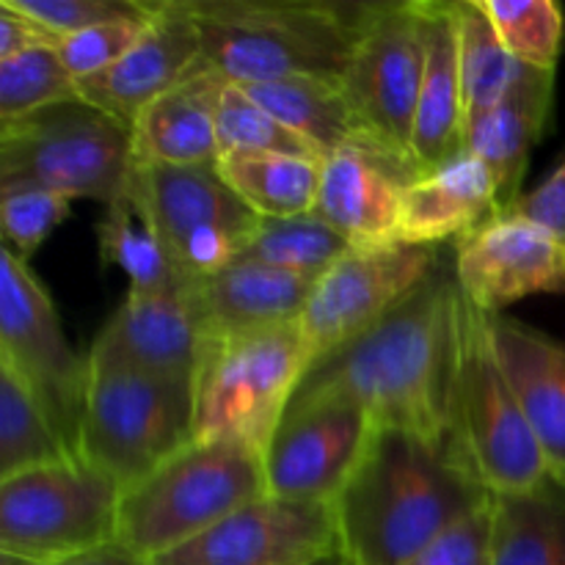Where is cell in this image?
<instances>
[{"label":"cell","mask_w":565,"mask_h":565,"mask_svg":"<svg viewBox=\"0 0 565 565\" xmlns=\"http://www.w3.org/2000/svg\"><path fill=\"white\" fill-rule=\"evenodd\" d=\"M502 47L522 66L555 72L565 17L555 0H478Z\"/></svg>","instance_id":"d6a6232c"},{"label":"cell","mask_w":565,"mask_h":565,"mask_svg":"<svg viewBox=\"0 0 565 565\" xmlns=\"http://www.w3.org/2000/svg\"><path fill=\"white\" fill-rule=\"evenodd\" d=\"M508 213L524 215L565 241V160L535 191L522 193L519 202L508 207Z\"/></svg>","instance_id":"ab89813d"},{"label":"cell","mask_w":565,"mask_h":565,"mask_svg":"<svg viewBox=\"0 0 565 565\" xmlns=\"http://www.w3.org/2000/svg\"><path fill=\"white\" fill-rule=\"evenodd\" d=\"M241 88L254 103L263 105L270 116H276L281 125L290 127L296 136L312 143L323 158L345 147H367L390 152L370 132L362 116L356 114L340 81H329V77H287V81L257 83V86Z\"/></svg>","instance_id":"484cf974"},{"label":"cell","mask_w":565,"mask_h":565,"mask_svg":"<svg viewBox=\"0 0 565 565\" xmlns=\"http://www.w3.org/2000/svg\"><path fill=\"white\" fill-rule=\"evenodd\" d=\"M351 248L331 226L312 213H303L292 218H259L257 232L237 259H252L318 281Z\"/></svg>","instance_id":"1f68e13d"},{"label":"cell","mask_w":565,"mask_h":565,"mask_svg":"<svg viewBox=\"0 0 565 565\" xmlns=\"http://www.w3.org/2000/svg\"><path fill=\"white\" fill-rule=\"evenodd\" d=\"M226 81L210 66L154 99L132 125V160L158 166L218 163L215 114Z\"/></svg>","instance_id":"cb8c5ba5"},{"label":"cell","mask_w":565,"mask_h":565,"mask_svg":"<svg viewBox=\"0 0 565 565\" xmlns=\"http://www.w3.org/2000/svg\"><path fill=\"white\" fill-rule=\"evenodd\" d=\"M204 66L202 39L182 0H158V11L136 47L110 70L77 81V92L83 103L105 110L132 130L154 99Z\"/></svg>","instance_id":"ac0fdd59"},{"label":"cell","mask_w":565,"mask_h":565,"mask_svg":"<svg viewBox=\"0 0 565 565\" xmlns=\"http://www.w3.org/2000/svg\"><path fill=\"white\" fill-rule=\"evenodd\" d=\"M97 243L103 265L125 270L130 279V292H177L196 281L188 279L171 263L163 243L143 224L127 196L105 207V215L97 224Z\"/></svg>","instance_id":"f546056e"},{"label":"cell","mask_w":565,"mask_h":565,"mask_svg":"<svg viewBox=\"0 0 565 565\" xmlns=\"http://www.w3.org/2000/svg\"><path fill=\"white\" fill-rule=\"evenodd\" d=\"M81 99L77 81L55 47L28 50L0 61V121Z\"/></svg>","instance_id":"e575fe53"},{"label":"cell","mask_w":565,"mask_h":565,"mask_svg":"<svg viewBox=\"0 0 565 565\" xmlns=\"http://www.w3.org/2000/svg\"><path fill=\"white\" fill-rule=\"evenodd\" d=\"M213 329L204 315L199 281L177 292H127L92 351L158 379L196 386Z\"/></svg>","instance_id":"e0dca14e"},{"label":"cell","mask_w":565,"mask_h":565,"mask_svg":"<svg viewBox=\"0 0 565 565\" xmlns=\"http://www.w3.org/2000/svg\"><path fill=\"white\" fill-rule=\"evenodd\" d=\"M439 268V248L414 243L353 246L326 270L301 315V331L315 359L348 345L406 301Z\"/></svg>","instance_id":"4fadbf2b"},{"label":"cell","mask_w":565,"mask_h":565,"mask_svg":"<svg viewBox=\"0 0 565 565\" xmlns=\"http://www.w3.org/2000/svg\"><path fill=\"white\" fill-rule=\"evenodd\" d=\"M121 494V486L86 461L0 480V555L39 565L114 544Z\"/></svg>","instance_id":"9c48e42d"},{"label":"cell","mask_w":565,"mask_h":565,"mask_svg":"<svg viewBox=\"0 0 565 565\" xmlns=\"http://www.w3.org/2000/svg\"><path fill=\"white\" fill-rule=\"evenodd\" d=\"M450 441L469 472L491 494L530 491L552 475L497 353L491 315L467 298Z\"/></svg>","instance_id":"52a82bcc"},{"label":"cell","mask_w":565,"mask_h":565,"mask_svg":"<svg viewBox=\"0 0 565 565\" xmlns=\"http://www.w3.org/2000/svg\"><path fill=\"white\" fill-rule=\"evenodd\" d=\"M491 331L550 472L565 480V342L508 315H491Z\"/></svg>","instance_id":"ffe728a7"},{"label":"cell","mask_w":565,"mask_h":565,"mask_svg":"<svg viewBox=\"0 0 565 565\" xmlns=\"http://www.w3.org/2000/svg\"><path fill=\"white\" fill-rule=\"evenodd\" d=\"M555 97V72L522 66L505 97L463 136V147L491 171L500 207L519 202L530 152L544 132ZM500 210V213H502Z\"/></svg>","instance_id":"7402d4cb"},{"label":"cell","mask_w":565,"mask_h":565,"mask_svg":"<svg viewBox=\"0 0 565 565\" xmlns=\"http://www.w3.org/2000/svg\"><path fill=\"white\" fill-rule=\"evenodd\" d=\"M132 166L130 127L83 99L0 121V191L36 188L108 207L127 196Z\"/></svg>","instance_id":"8992f818"},{"label":"cell","mask_w":565,"mask_h":565,"mask_svg":"<svg viewBox=\"0 0 565 565\" xmlns=\"http://www.w3.org/2000/svg\"><path fill=\"white\" fill-rule=\"evenodd\" d=\"M458 33V72L463 94V136L505 97L516 81L519 64L497 36L478 0H452Z\"/></svg>","instance_id":"f1b7e54d"},{"label":"cell","mask_w":565,"mask_h":565,"mask_svg":"<svg viewBox=\"0 0 565 565\" xmlns=\"http://www.w3.org/2000/svg\"><path fill=\"white\" fill-rule=\"evenodd\" d=\"M11 3L64 39L105 22L149 17L158 0H11Z\"/></svg>","instance_id":"74e56055"},{"label":"cell","mask_w":565,"mask_h":565,"mask_svg":"<svg viewBox=\"0 0 565 565\" xmlns=\"http://www.w3.org/2000/svg\"><path fill=\"white\" fill-rule=\"evenodd\" d=\"M86 359L81 461L127 491L196 441L193 384L158 379L94 351Z\"/></svg>","instance_id":"5b68a950"},{"label":"cell","mask_w":565,"mask_h":565,"mask_svg":"<svg viewBox=\"0 0 565 565\" xmlns=\"http://www.w3.org/2000/svg\"><path fill=\"white\" fill-rule=\"evenodd\" d=\"M3 565H31V563H20V561H11V557H3ZM39 565H149V561H143V557H138L136 552L121 546L119 541H114V544L97 546V550L77 552V555L61 557V561H53V563H39Z\"/></svg>","instance_id":"b9f144b4"},{"label":"cell","mask_w":565,"mask_h":565,"mask_svg":"<svg viewBox=\"0 0 565 565\" xmlns=\"http://www.w3.org/2000/svg\"><path fill=\"white\" fill-rule=\"evenodd\" d=\"M210 70L232 86L342 81L373 3L337 0H182Z\"/></svg>","instance_id":"3957f363"},{"label":"cell","mask_w":565,"mask_h":565,"mask_svg":"<svg viewBox=\"0 0 565 565\" xmlns=\"http://www.w3.org/2000/svg\"><path fill=\"white\" fill-rule=\"evenodd\" d=\"M61 36L22 14L11 0H0V61L39 47H58Z\"/></svg>","instance_id":"60d3db41"},{"label":"cell","mask_w":565,"mask_h":565,"mask_svg":"<svg viewBox=\"0 0 565 565\" xmlns=\"http://www.w3.org/2000/svg\"><path fill=\"white\" fill-rule=\"evenodd\" d=\"M64 461L81 458L66 450L17 370L0 362V480Z\"/></svg>","instance_id":"4dcf8cb0"},{"label":"cell","mask_w":565,"mask_h":565,"mask_svg":"<svg viewBox=\"0 0 565 565\" xmlns=\"http://www.w3.org/2000/svg\"><path fill=\"white\" fill-rule=\"evenodd\" d=\"M491 502L408 565H489Z\"/></svg>","instance_id":"f35d334b"},{"label":"cell","mask_w":565,"mask_h":565,"mask_svg":"<svg viewBox=\"0 0 565 565\" xmlns=\"http://www.w3.org/2000/svg\"><path fill=\"white\" fill-rule=\"evenodd\" d=\"M491 171L467 147L428 174L414 177L403 193L397 241L439 248L500 213Z\"/></svg>","instance_id":"44dd1931"},{"label":"cell","mask_w":565,"mask_h":565,"mask_svg":"<svg viewBox=\"0 0 565 565\" xmlns=\"http://www.w3.org/2000/svg\"><path fill=\"white\" fill-rule=\"evenodd\" d=\"M373 430V417L351 401L285 412L263 452L268 497L331 505L362 461Z\"/></svg>","instance_id":"5bb4252c"},{"label":"cell","mask_w":565,"mask_h":565,"mask_svg":"<svg viewBox=\"0 0 565 565\" xmlns=\"http://www.w3.org/2000/svg\"><path fill=\"white\" fill-rule=\"evenodd\" d=\"M425 75V0L373 3L342 88L375 138L417 174L412 132Z\"/></svg>","instance_id":"7c38bea8"},{"label":"cell","mask_w":565,"mask_h":565,"mask_svg":"<svg viewBox=\"0 0 565 565\" xmlns=\"http://www.w3.org/2000/svg\"><path fill=\"white\" fill-rule=\"evenodd\" d=\"M226 185L259 218H292L312 213L323 180V160L292 154H221Z\"/></svg>","instance_id":"83f0119b"},{"label":"cell","mask_w":565,"mask_h":565,"mask_svg":"<svg viewBox=\"0 0 565 565\" xmlns=\"http://www.w3.org/2000/svg\"><path fill=\"white\" fill-rule=\"evenodd\" d=\"M458 287L489 315L530 296L565 292V241L516 213L491 215L456 241Z\"/></svg>","instance_id":"9a60e30c"},{"label":"cell","mask_w":565,"mask_h":565,"mask_svg":"<svg viewBox=\"0 0 565 565\" xmlns=\"http://www.w3.org/2000/svg\"><path fill=\"white\" fill-rule=\"evenodd\" d=\"M154 11H158V3H154ZM154 11L149 17L105 22V25L72 33V36L61 39L55 50H58L61 61H64V66L72 72L75 81L94 77L99 75V72L110 70L114 64H119V61L136 47L138 39L147 33Z\"/></svg>","instance_id":"8d00e7d4"},{"label":"cell","mask_w":565,"mask_h":565,"mask_svg":"<svg viewBox=\"0 0 565 565\" xmlns=\"http://www.w3.org/2000/svg\"><path fill=\"white\" fill-rule=\"evenodd\" d=\"M72 199L36 188L0 191V232L3 248L14 257L31 259L42 243L53 235L55 226L70 215Z\"/></svg>","instance_id":"d590c367"},{"label":"cell","mask_w":565,"mask_h":565,"mask_svg":"<svg viewBox=\"0 0 565 565\" xmlns=\"http://www.w3.org/2000/svg\"><path fill=\"white\" fill-rule=\"evenodd\" d=\"M489 565H565V480L491 494Z\"/></svg>","instance_id":"4316f807"},{"label":"cell","mask_w":565,"mask_h":565,"mask_svg":"<svg viewBox=\"0 0 565 565\" xmlns=\"http://www.w3.org/2000/svg\"><path fill=\"white\" fill-rule=\"evenodd\" d=\"M215 138L221 154H292V158L326 160L301 136L281 125L241 86L226 83L215 114Z\"/></svg>","instance_id":"836d02e7"},{"label":"cell","mask_w":565,"mask_h":565,"mask_svg":"<svg viewBox=\"0 0 565 565\" xmlns=\"http://www.w3.org/2000/svg\"><path fill=\"white\" fill-rule=\"evenodd\" d=\"M463 334L456 270L436 268L373 329L309 364L290 408L351 401L375 428L450 439L452 392Z\"/></svg>","instance_id":"6da1fadb"},{"label":"cell","mask_w":565,"mask_h":565,"mask_svg":"<svg viewBox=\"0 0 565 565\" xmlns=\"http://www.w3.org/2000/svg\"><path fill=\"white\" fill-rule=\"evenodd\" d=\"M414 171L390 152L345 147L323 160V180L312 215L351 246L397 241L403 193Z\"/></svg>","instance_id":"d6986e66"},{"label":"cell","mask_w":565,"mask_h":565,"mask_svg":"<svg viewBox=\"0 0 565 565\" xmlns=\"http://www.w3.org/2000/svg\"><path fill=\"white\" fill-rule=\"evenodd\" d=\"M0 362L17 370L66 450L81 458L88 359L66 340L47 287L9 248L0 254Z\"/></svg>","instance_id":"8fae6325"},{"label":"cell","mask_w":565,"mask_h":565,"mask_svg":"<svg viewBox=\"0 0 565 565\" xmlns=\"http://www.w3.org/2000/svg\"><path fill=\"white\" fill-rule=\"evenodd\" d=\"M334 552V508L263 497L149 565H312Z\"/></svg>","instance_id":"2e32d148"},{"label":"cell","mask_w":565,"mask_h":565,"mask_svg":"<svg viewBox=\"0 0 565 565\" xmlns=\"http://www.w3.org/2000/svg\"><path fill=\"white\" fill-rule=\"evenodd\" d=\"M127 199L188 279H207L235 263L259 215L232 191L218 163L132 166Z\"/></svg>","instance_id":"30bf717a"},{"label":"cell","mask_w":565,"mask_h":565,"mask_svg":"<svg viewBox=\"0 0 565 565\" xmlns=\"http://www.w3.org/2000/svg\"><path fill=\"white\" fill-rule=\"evenodd\" d=\"M312 565H353V563L348 561V557L342 555V552H334V555L320 557V561H318V563H312Z\"/></svg>","instance_id":"7bdbcfd3"},{"label":"cell","mask_w":565,"mask_h":565,"mask_svg":"<svg viewBox=\"0 0 565 565\" xmlns=\"http://www.w3.org/2000/svg\"><path fill=\"white\" fill-rule=\"evenodd\" d=\"M489 502L450 439L375 428L331 508L353 565H408Z\"/></svg>","instance_id":"7a4b0ae2"},{"label":"cell","mask_w":565,"mask_h":565,"mask_svg":"<svg viewBox=\"0 0 565 565\" xmlns=\"http://www.w3.org/2000/svg\"><path fill=\"white\" fill-rule=\"evenodd\" d=\"M268 497L263 452L241 439H196L121 494L119 541L143 561Z\"/></svg>","instance_id":"277c9868"},{"label":"cell","mask_w":565,"mask_h":565,"mask_svg":"<svg viewBox=\"0 0 565 565\" xmlns=\"http://www.w3.org/2000/svg\"><path fill=\"white\" fill-rule=\"evenodd\" d=\"M312 364L301 320L213 334L196 375V439H241L265 452Z\"/></svg>","instance_id":"ba28073f"},{"label":"cell","mask_w":565,"mask_h":565,"mask_svg":"<svg viewBox=\"0 0 565 565\" xmlns=\"http://www.w3.org/2000/svg\"><path fill=\"white\" fill-rule=\"evenodd\" d=\"M463 149V94L452 3L425 0V75L412 132L419 174L439 169Z\"/></svg>","instance_id":"603a6c76"},{"label":"cell","mask_w":565,"mask_h":565,"mask_svg":"<svg viewBox=\"0 0 565 565\" xmlns=\"http://www.w3.org/2000/svg\"><path fill=\"white\" fill-rule=\"evenodd\" d=\"M315 285L318 281L307 276L235 259L207 279H199V296L213 334H241L301 320Z\"/></svg>","instance_id":"d4e9b609"}]
</instances>
